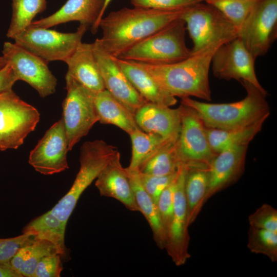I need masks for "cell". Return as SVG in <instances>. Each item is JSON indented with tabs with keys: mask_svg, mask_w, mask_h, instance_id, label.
I'll list each match as a JSON object with an SVG mask.
<instances>
[{
	"mask_svg": "<svg viewBox=\"0 0 277 277\" xmlns=\"http://www.w3.org/2000/svg\"><path fill=\"white\" fill-rule=\"evenodd\" d=\"M188 8L160 10L134 7L112 11L100 21L103 36L99 41L111 56L118 57L132 46L181 18Z\"/></svg>",
	"mask_w": 277,
	"mask_h": 277,
	"instance_id": "obj_1",
	"label": "cell"
},
{
	"mask_svg": "<svg viewBox=\"0 0 277 277\" xmlns=\"http://www.w3.org/2000/svg\"><path fill=\"white\" fill-rule=\"evenodd\" d=\"M225 42L213 44L181 61L164 65L134 62L160 86L174 97H196L211 101L209 72L212 56Z\"/></svg>",
	"mask_w": 277,
	"mask_h": 277,
	"instance_id": "obj_2",
	"label": "cell"
},
{
	"mask_svg": "<svg viewBox=\"0 0 277 277\" xmlns=\"http://www.w3.org/2000/svg\"><path fill=\"white\" fill-rule=\"evenodd\" d=\"M246 91L242 100L229 103H210L181 98V104L190 107L199 115L207 128L233 129L251 125L268 117L270 108L266 95L252 84L241 82Z\"/></svg>",
	"mask_w": 277,
	"mask_h": 277,
	"instance_id": "obj_3",
	"label": "cell"
},
{
	"mask_svg": "<svg viewBox=\"0 0 277 277\" xmlns=\"http://www.w3.org/2000/svg\"><path fill=\"white\" fill-rule=\"evenodd\" d=\"M186 25L178 19L132 46L118 58L152 65L176 63L191 54L186 46Z\"/></svg>",
	"mask_w": 277,
	"mask_h": 277,
	"instance_id": "obj_4",
	"label": "cell"
},
{
	"mask_svg": "<svg viewBox=\"0 0 277 277\" xmlns=\"http://www.w3.org/2000/svg\"><path fill=\"white\" fill-rule=\"evenodd\" d=\"M118 152L102 140L85 142L80 148V170L71 187L50 211L66 224L82 194Z\"/></svg>",
	"mask_w": 277,
	"mask_h": 277,
	"instance_id": "obj_5",
	"label": "cell"
},
{
	"mask_svg": "<svg viewBox=\"0 0 277 277\" xmlns=\"http://www.w3.org/2000/svg\"><path fill=\"white\" fill-rule=\"evenodd\" d=\"M193 43L191 53L218 42H227L238 37L236 27L219 10L202 3L188 7L182 15Z\"/></svg>",
	"mask_w": 277,
	"mask_h": 277,
	"instance_id": "obj_6",
	"label": "cell"
},
{
	"mask_svg": "<svg viewBox=\"0 0 277 277\" xmlns=\"http://www.w3.org/2000/svg\"><path fill=\"white\" fill-rule=\"evenodd\" d=\"M65 80L67 95L62 105V118L68 151H71L88 134L98 118L94 104L95 94L67 74Z\"/></svg>",
	"mask_w": 277,
	"mask_h": 277,
	"instance_id": "obj_7",
	"label": "cell"
},
{
	"mask_svg": "<svg viewBox=\"0 0 277 277\" xmlns=\"http://www.w3.org/2000/svg\"><path fill=\"white\" fill-rule=\"evenodd\" d=\"M39 119L37 110L12 90L0 94V150L19 148Z\"/></svg>",
	"mask_w": 277,
	"mask_h": 277,
	"instance_id": "obj_8",
	"label": "cell"
},
{
	"mask_svg": "<svg viewBox=\"0 0 277 277\" xmlns=\"http://www.w3.org/2000/svg\"><path fill=\"white\" fill-rule=\"evenodd\" d=\"M88 29L80 25L75 32L63 33L30 25L13 39L17 45L48 63L65 62L82 42Z\"/></svg>",
	"mask_w": 277,
	"mask_h": 277,
	"instance_id": "obj_9",
	"label": "cell"
},
{
	"mask_svg": "<svg viewBox=\"0 0 277 277\" xmlns=\"http://www.w3.org/2000/svg\"><path fill=\"white\" fill-rule=\"evenodd\" d=\"M181 129L175 142L182 164L188 167L208 168L216 155L208 142L206 127L196 112L181 104Z\"/></svg>",
	"mask_w": 277,
	"mask_h": 277,
	"instance_id": "obj_10",
	"label": "cell"
},
{
	"mask_svg": "<svg viewBox=\"0 0 277 277\" xmlns=\"http://www.w3.org/2000/svg\"><path fill=\"white\" fill-rule=\"evenodd\" d=\"M277 36V0H258L238 30L239 38L256 59L267 53Z\"/></svg>",
	"mask_w": 277,
	"mask_h": 277,
	"instance_id": "obj_11",
	"label": "cell"
},
{
	"mask_svg": "<svg viewBox=\"0 0 277 277\" xmlns=\"http://www.w3.org/2000/svg\"><path fill=\"white\" fill-rule=\"evenodd\" d=\"M2 53L18 81L28 83L43 98L55 92L57 79L48 62L15 43H4Z\"/></svg>",
	"mask_w": 277,
	"mask_h": 277,
	"instance_id": "obj_12",
	"label": "cell"
},
{
	"mask_svg": "<svg viewBox=\"0 0 277 277\" xmlns=\"http://www.w3.org/2000/svg\"><path fill=\"white\" fill-rule=\"evenodd\" d=\"M255 60L237 37L224 43L215 51L211 61L213 74L221 79L248 82L267 95L257 78Z\"/></svg>",
	"mask_w": 277,
	"mask_h": 277,
	"instance_id": "obj_13",
	"label": "cell"
},
{
	"mask_svg": "<svg viewBox=\"0 0 277 277\" xmlns=\"http://www.w3.org/2000/svg\"><path fill=\"white\" fill-rule=\"evenodd\" d=\"M187 165L179 169L174 198L172 219L166 234L165 249L177 266L183 265L190 258L187 205L185 193Z\"/></svg>",
	"mask_w": 277,
	"mask_h": 277,
	"instance_id": "obj_14",
	"label": "cell"
},
{
	"mask_svg": "<svg viewBox=\"0 0 277 277\" xmlns=\"http://www.w3.org/2000/svg\"><path fill=\"white\" fill-rule=\"evenodd\" d=\"M66 133L63 118L47 130L30 151L28 162L44 175L58 173L69 168Z\"/></svg>",
	"mask_w": 277,
	"mask_h": 277,
	"instance_id": "obj_15",
	"label": "cell"
},
{
	"mask_svg": "<svg viewBox=\"0 0 277 277\" xmlns=\"http://www.w3.org/2000/svg\"><path fill=\"white\" fill-rule=\"evenodd\" d=\"M93 46L105 89L134 115L147 102L134 89L114 57L103 48L98 38Z\"/></svg>",
	"mask_w": 277,
	"mask_h": 277,
	"instance_id": "obj_16",
	"label": "cell"
},
{
	"mask_svg": "<svg viewBox=\"0 0 277 277\" xmlns=\"http://www.w3.org/2000/svg\"><path fill=\"white\" fill-rule=\"evenodd\" d=\"M247 146H230L213 158L208 167V186L204 204L213 195L234 182L241 175L244 167Z\"/></svg>",
	"mask_w": 277,
	"mask_h": 277,
	"instance_id": "obj_17",
	"label": "cell"
},
{
	"mask_svg": "<svg viewBox=\"0 0 277 277\" xmlns=\"http://www.w3.org/2000/svg\"><path fill=\"white\" fill-rule=\"evenodd\" d=\"M105 0H68L56 12L48 17L33 21L30 26L49 28L54 26L71 21L91 27L95 34L99 28L100 16Z\"/></svg>",
	"mask_w": 277,
	"mask_h": 277,
	"instance_id": "obj_18",
	"label": "cell"
},
{
	"mask_svg": "<svg viewBox=\"0 0 277 277\" xmlns=\"http://www.w3.org/2000/svg\"><path fill=\"white\" fill-rule=\"evenodd\" d=\"M134 116L143 131L159 134L172 142L177 141L181 124L179 107L172 109L147 102L135 111Z\"/></svg>",
	"mask_w": 277,
	"mask_h": 277,
	"instance_id": "obj_19",
	"label": "cell"
},
{
	"mask_svg": "<svg viewBox=\"0 0 277 277\" xmlns=\"http://www.w3.org/2000/svg\"><path fill=\"white\" fill-rule=\"evenodd\" d=\"M96 179L95 185L100 195L117 200L130 211H139L128 176L121 163L119 152Z\"/></svg>",
	"mask_w": 277,
	"mask_h": 277,
	"instance_id": "obj_20",
	"label": "cell"
},
{
	"mask_svg": "<svg viewBox=\"0 0 277 277\" xmlns=\"http://www.w3.org/2000/svg\"><path fill=\"white\" fill-rule=\"evenodd\" d=\"M64 62L68 67L66 74L93 93L105 89L94 54L93 43H80Z\"/></svg>",
	"mask_w": 277,
	"mask_h": 277,
	"instance_id": "obj_21",
	"label": "cell"
},
{
	"mask_svg": "<svg viewBox=\"0 0 277 277\" xmlns=\"http://www.w3.org/2000/svg\"><path fill=\"white\" fill-rule=\"evenodd\" d=\"M113 57L134 89L147 102L167 107L177 103L175 97L163 89L146 71L134 62Z\"/></svg>",
	"mask_w": 277,
	"mask_h": 277,
	"instance_id": "obj_22",
	"label": "cell"
},
{
	"mask_svg": "<svg viewBox=\"0 0 277 277\" xmlns=\"http://www.w3.org/2000/svg\"><path fill=\"white\" fill-rule=\"evenodd\" d=\"M94 104L100 123L115 125L129 135L140 128L134 114L107 90L95 94Z\"/></svg>",
	"mask_w": 277,
	"mask_h": 277,
	"instance_id": "obj_23",
	"label": "cell"
},
{
	"mask_svg": "<svg viewBox=\"0 0 277 277\" xmlns=\"http://www.w3.org/2000/svg\"><path fill=\"white\" fill-rule=\"evenodd\" d=\"M131 184L139 211L148 222L153 233L154 240L160 249H165L166 234L163 226L156 204L142 186L138 170L125 168Z\"/></svg>",
	"mask_w": 277,
	"mask_h": 277,
	"instance_id": "obj_24",
	"label": "cell"
},
{
	"mask_svg": "<svg viewBox=\"0 0 277 277\" xmlns=\"http://www.w3.org/2000/svg\"><path fill=\"white\" fill-rule=\"evenodd\" d=\"M59 254L58 249L51 242L35 240L32 243L20 248L10 260L12 267L21 276L34 277L39 261L44 256Z\"/></svg>",
	"mask_w": 277,
	"mask_h": 277,
	"instance_id": "obj_25",
	"label": "cell"
},
{
	"mask_svg": "<svg viewBox=\"0 0 277 277\" xmlns=\"http://www.w3.org/2000/svg\"><path fill=\"white\" fill-rule=\"evenodd\" d=\"M268 117L241 128L224 130L206 127L207 138L211 148L216 154L234 145L248 146L254 136L261 131Z\"/></svg>",
	"mask_w": 277,
	"mask_h": 277,
	"instance_id": "obj_26",
	"label": "cell"
},
{
	"mask_svg": "<svg viewBox=\"0 0 277 277\" xmlns=\"http://www.w3.org/2000/svg\"><path fill=\"white\" fill-rule=\"evenodd\" d=\"M209 181L208 168L188 167L185 181L188 224H192L204 205Z\"/></svg>",
	"mask_w": 277,
	"mask_h": 277,
	"instance_id": "obj_27",
	"label": "cell"
},
{
	"mask_svg": "<svg viewBox=\"0 0 277 277\" xmlns=\"http://www.w3.org/2000/svg\"><path fill=\"white\" fill-rule=\"evenodd\" d=\"M66 226V224L49 210L30 222L22 232L32 235L34 240H45L51 242L63 255L65 253Z\"/></svg>",
	"mask_w": 277,
	"mask_h": 277,
	"instance_id": "obj_28",
	"label": "cell"
},
{
	"mask_svg": "<svg viewBox=\"0 0 277 277\" xmlns=\"http://www.w3.org/2000/svg\"><path fill=\"white\" fill-rule=\"evenodd\" d=\"M132 144V155L129 166L131 169L137 170L139 166L162 147L170 142L162 136L147 133L137 129L130 134Z\"/></svg>",
	"mask_w": 277,
	"mask_h": 277,
	"instance_id": "obj_29",
	"label": "cell"
},
{
	"mask_svg": "<svg viewBox=\"0 0 277 277\" xmlns=\"http://www.w3.org/2000/svg\"><path fill=\"white\" fill-rule=\"evenodd\" d=\"M175 142L169 143L162 147L142 163L137 170L142 173L156 176L176 172L182 163L177 153Z\"/></svg>",
	"mask_w": 277,
	"mask_h": 277,
	"instance_id": "obj_30",
	"label": "cell"
},
{
	"mask_svg": "<svg viewBox=\"0 0 277 277\" xmlns=\"http://www.w3.org/2000/svg\"><path fill=\"white\" fill-rule=\"evenodd\" d=\"M46 0H12V15L6 36L13 39L30 25L46 8Z\"/></svg>",
	"mask_w": 277,
	"mask_h": 277,
	"instance_id": "obj_31",
	"label": "cell"
},
{
	"mask_svg": "<svg viewBox=\"0 0 277 277\" xmlns=\"http://www.w3.org/2000/svg\"><path fill=\"white\" fill-rule=\"evenodd\" d=\"M247 246L252 253L265 255L273 262L277 260V232L250 226Z\"/></svg>",
	"mask_w": 277,
	"mask_h": 277,
	"instance_id": "obj_32",
	"label": "cell"
},
{
	"mask_svg": "<svg viewBox=\"0 0 277 277\" xmlns=\"http://www.w3.org/2000/svg\"><path fill=\"white\" fill-rule=\"evenodd\" d=\"M258 0H205L219 10L238 29Z\"/></svg>",
	"mask_w": 277,
	"mask_h": 277,
	"instance_id": "obj_33",
	"label": "cell"
},
{
	"mask_svg": "<svg viewBox=\"0 0 277 277\" xmlns=\"http://www.w3.org/2000/svg\"><path fill=\"white\" fill-rule=\"evenodd\" d=\"M178 170L175 173L162 176L144 174L138 171V175L142 186L156 204L162 192L176 177Z\"/></svg>",
	"mask_w": 277,
	"mask_h": 277,
	"instance_id": "obj_34",
	"label": "cell"
},
{
	"mask_svg": "<svg viewBox=\"0 0 277 277\" xmlns=\"http://www.w3.org/2000/svg\"><path fill=\"white\" fill-rule=\"evenodd\" d=\"M250 227L277 232V210L267 204L262 205L248 217Z\"/></svg>",
	"mask_w": 277,
	"mask_h": 277,
	"instance_id": "obj_35",
	"label": "cell"
},
{
	"mask_svg": "<svg viewBox=\"0 0 277 277\" xmlns=\"http://www.w3.org/2000/svg\"><path fill=\"white\" fill-rule=\"evenodd\" d=\"M177 177V175L174 180L164 189L156 203L166 234H167L173 214L174 192Z\"/></svg>",
	"mask_w": 277,
	"mask_h": 277,
	"instance_id": "obj_36",
	"label": "cell"
},
{
	"mask_svg": "<svg viewBox=\"0 0 277 277\" xmlns=\"http://www.w3.org/2000/svg\"><path fill=\"white\" fill-rule=\"evenodd\" d=\"M34 240L32 235L26 233L14 238L0 239V264L10 263L20 248L32 243Z\"/></svg>",
	"mask_w": 277,
	"mask_h": 277,
	"instance_id": "obj_37",
	"label": "cell"
},
{
	"mask_svg": "<svg viewBox=\"0 0 277 277\" xmlns=\"http://www.w3.org/2000/svg\"><path fill=\"white\" fill-rule=\"evenodd\" d=\"M134 7L160 10L186 8L205 0H130Z\"/></svg>",
	"mask_w": 277,
	"mask_h": 277,
	"instance_id": "obj_38",
	"label": "cell"
},
{
	"mask_svg": "<svg viewBox=\"0 0 277 277\" xmlns=\"http://www.w3.org/2000/svg\"><path fill=\"white\" fill-rule=\"evenodd\" d=\"M63 269L60 254L47 255L38 263L34 277H59Z\"/></svg>",
	"mask_w": 277,
	"mask_h": 277,
	"instance_id": "obj_39",
	"label": "cell"
},
{
	"mask_svg": "<svg viewBox=\"0 0 277 277\" xmlns=\"http://www.w3.org/2000/svg\"><path fill=\"white\" fill-rule=\"evenodd\" d=\"M17 81L11 66L7 63L0 69V94L12 90Z\"/></svg>",
	"mask_w": 277,
	"mask_h": 277,
	"instance_id": "obj_40",
	"label": "cell"
},
{
	"mask_svg": "<svg viewBox=\"0 0 277 277\" xmlns=\"http://www.w3.org/2000/svg\"><path fill=\"white\" fill-rule=\"evenodd\" d=\"M0 277H22L10 263L0 264Z\"/></svg>",
	"mask_w": 277,
	"mask_h": 277,
	"instance_id": "obj_41",
	"label": "cell"
},
{
	"mask_svg": "<svg viewBox=\"0 0 277 277\" xmlns=\"http://www.w3.org/2000/svg\"><path fill=\"white\" fill-rule=\"evenodd\" d=\"M111 1L112 0H105L104 6H103V9L102 10V12H101V13L100 16V21L102 19V18L103 17L104 14L107 7L108 6L109 4L111 2Z\"/></svg>",
	"mask_w": 277,
	"mask_h": 277,
	"instance_id": "obj_42",
	"label": "cell"
},
{
	"mask_svg": "<svg viewBox=\"0 0 277 277\" xmlns=\"http://www.w3.org/2000/svg\"><path fill=\"white\" fill-rule=\"evenodd\" d=\"M7 64L6 60L3 56H0V69L5 66Z\"/></svg>",
	"mask_w": 277,
	"mask_h": 277,
	"instance_id": "obj_43",
	"label": "cell"
}]
</instances>
